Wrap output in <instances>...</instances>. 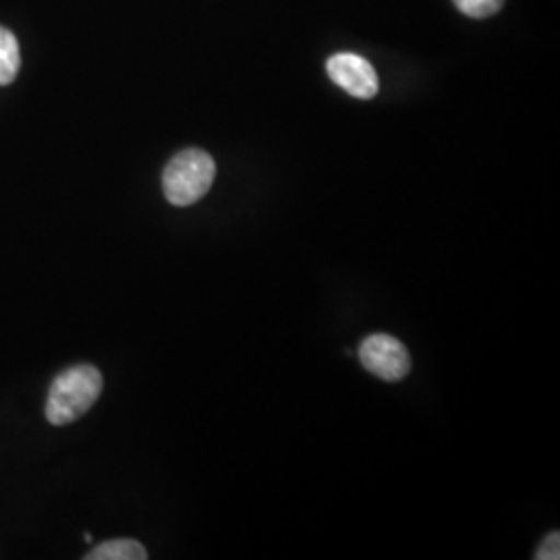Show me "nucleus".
<instances>
[{
  "mask_svg": "<svg viewBox=\"0 0 560 560\" xmlns=\"http://www.w3.org/2000/svg\"><path fill=\"white\" fill-rule=\"evenodd\" d=\"M102 386L104 378L94 365L81 363L60 372L48 393L46 420L52 425H67L80 420L101 399Z\"/></svg>",
  "mask_w": 560,
  "mask_h": 560,
  "instance_id": "obj_1",
  "label": "nucleus"
},
{
  "mask_svg": "<svg viewBox=\"0 0 560 560\" xmlns=\"http://www.w3.org/2000/svg\"><path fill=\"white\" fill-rule=\"evenodd\" d=\"M214 177H217L214 159L203 150L189 148L179 152L166 164L162 173V189L166 200L173 206L185 208L200 201L210 191Z\"/></svg>",
  "mask_w": 560,
  "mask_h": 560,
  "instance_id": "obj_2",
  "label": "nucleus"
},
{
  "mask_svg": "<svg viewBox=\"0 0 560 560\" xmlns=\"http://www.w3.org/2000/svg\"><path fill=\"white\" fill-rule=\"evenodd\" d=\"M361 365L384 382H399L411 370L407 347L393 335H370L360 345Z\"/></svg>",
  "mask_w": 560,
  "mask_h": 560,
  "instance_id": "obj_3",
  "label": "nucleus"
},
{
  "mask_svg": "<svg viewBox=\"0 0 560 560\" xmlns=\"http://www.w3.org/2000/svg\"><path fill=\"white\" fill-rule=\"evenodd\" d=\"M326 71L330 80L342 88L347 94L360 101H370L378 94L381 81L376 69L368 60L353 52H339L326 62Z\"/></svg>",
  "mask_w": 560,
  "mask_h": 560,
  "instance_id": "obj_4",
  "label": "nucleus"
},
{
  "mask_svg": "<svg viewBox=\"0 0 560 560\" xmlns=\"http://www.w3.org/2000/svg\"><path fill=\"white\" fill-rule=\"evenodd\" d=\"M88 560H145L148 552L143 544L131 538H119V540H108L96 546L92 552L85 555Z\"/></svg>",
  "mask_w": 560,
  "mask_h": 560,
  "instance_id": "obj_5",
  "label": "nucleus"
},
{
  "mask_svg": "<svg viewBox=\"0 0 560 560\" xmlns=\"http://www.w3.org/2000/svg\"><path fill=\"white\" fill-rule=\"evenodd\" d=\"M21 67L20 44L18 38L0 27V85H9L18 78Z\"/></svg>",
  "mask_w": 560,
  "mask_h": 560,
  "instance_id": "obj_6",
  "label": "nucleus"
},
{
  "mask_svg": "<svg viewBox=\"0 0 560 560\" xmlns=\"http://www.w3.org/2000/svg\"><path fill=\"white\" fill-rule=\"evenodd\" d=\"M453 2L463 15L474 18V20L492 18L494 13L501 11L502 4H504V0H453Z\"/></svg>",
  "mask_w": 560,
  "mask_h": 560,
  "instance_id": "obj_7",
  "label": "nucleus"
},
{
  "mask_svg": "<svg viewBox=\"0 0 560 560\" xmlns=\"http://www.w3.org/2000/svg\"><path fill=\"white\" fill-rule=\"evenodd\" d=\"M538 560H559L560 559V534L552 532L548 534L536 552Z\"/></svg>",
  "mask_w": 560,
  "mask_h": 560,
  "instance_id": "obj_8",
  "label": "nucleus"
}]
</instances>
